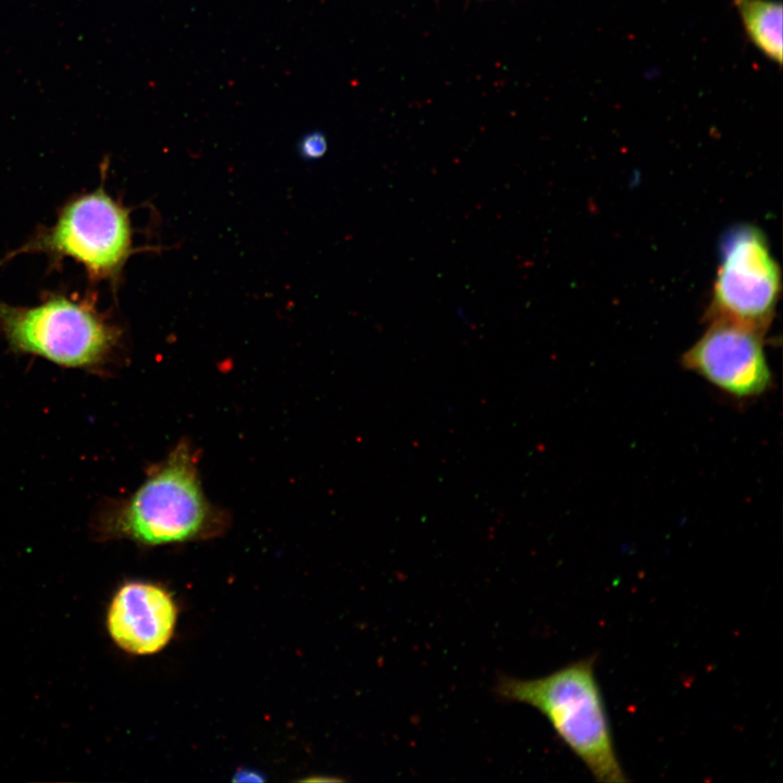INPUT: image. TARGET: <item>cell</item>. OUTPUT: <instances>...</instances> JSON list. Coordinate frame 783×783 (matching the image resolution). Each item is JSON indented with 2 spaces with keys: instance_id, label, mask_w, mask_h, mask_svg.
Listing matches in <instances>:
<instances>
[{
  "instance_id": "cell-1",
  "label": "cell",
  "mask_w": 783,
  "mask_h": 783,
  "mask_svg": "<svg viewBox=\"0 0 783 783\" xmlns=\"http://www.w3.org/2000/svg\"><path fill=\"white\" fill-rule=\"evenodd\" d=\"M226 524V514L204 495L197 453L186 442L177 444L101 521L108 536L145 546L209 539L223 533Z\"/></svg>"
},
{
  "instance_id": "cell-2",
  "label": "cell",
  "mask_w": 783,
  "mask_h": 783,
  "mask_svg": "<svg viewBox=\"0 0 783 783\" xmlns=\"http://www.w3.org/2000/svg\"><path fill=\"white\" fill-rule=\"evenodd\" d=\"M496 694L505 701L538 710L596 781H627L616 751L594 656L536 679L502 676L496 684Z\"/></svg>"
},
{
  "instance_id": "cell-3",
  "label": "cell",
  "mask_w": 783,
  "mask_h": 783,
  "mask_svg": "<svg viewBox=\"0 0 783 783\" xmlns=\"http://www.w3.org/2000/svg\"><path fill=\"white\" fill-rule=\"evenodd\" d=\"M0 333L15 352L82 369L103 365L121 337L92 300L61 293L33 307L0 302Z\"/></svg>"
},
{
  "instance_id": "cell-4",
  "label": "cell",
  "mask_w": 783,
  "mask_h": 783,
  "mask_svg": "<svg viewBox=\"0 0 783 783\" xmlns=\"http://www.w3.org/2000/svg\"><path fill=\"white\" fill-rule=\"evenodd\" d=\"M132 246L129 209L101 184L67 200L54 223L38 229L13 254L40 252L52 261L70 258L83 265L90 279L114 282L132 254Z\"/></svg>"
},
{
  "instance_id": "cell-5",
  "label": "cell",
  "mask_w": 783,
  "mask_h": 783,
  "mask_svg": "<svg viewBox=\"0 0 783 783\" xmlns=\"http://www.w3.org/2000/svg\"><path fill=\"white\" fill-rule=\"evenodd\" d=\"M781 291V273L765 234L751 225L730 228L720 244V264L709 307L721 321L765 333Z\"/></svg>"
},
{
  "instance_id": "cell-6",
  "label": "cell",
  "mask_w": 783,
  "mask_h": 783,
  "mask_svg": "<svg viewBox=\"0 0 783 783\" xmlns=\"http://www.w3.org/2000/svg\"><path fill=\"white\" fill-rule=\"evenodd\" d=\"M762 335L734 323L711 322L682 356V364L732 396H759L772 383Z\"/></svg>"
},
{
  "instance_id": "cell-7",
  "label": "cell",
  "mask_w": 783,
  "mask_h": 783,
  "mask_svg": "<svg viewBox=\"0 0 783 783\" xmlns=\"http://www.w3.org/2000/svg\"><path fill=\"white\" fill-rule=\"evenodd\" d=\"M177 621V606L162 586L130 581L114 594L108 609L107 627L125 652L138 656L161 651L171 641Z\"/></svg>"
},
{
  "instance_id": "cell-8",
  "label": "cell",
  "mask_w": 783,
  "mask_h": 783,
  "mask_svg": "<svg viewBox=\"0 0 783 783\" xmlns=\"http://www.w3.org/2000/svg\"><path fill=\"white\" fill-rule=\"evenodd\" d=\"M751 42L769 59L782 62V4L772 0H734Z\"/></svg>"
},
{
  "instance_id": "cell-9",
  "label": "cell",
  "mask_w": 783,
  "mask_h": 783,
  "mask_svg": "<svg viewBox=\"0 0 783 783\" xmlns=\"http://www.w3.org/2000/svg\"><path fill=\"white\" fill-rule=\"evenodd\" d=\"M298 148L303 159L315 160L322 158L327 151V141L323 133L315 130L304 135Z\"/></svg>"
},
{
  "instance_id": "cell-10",
  "label": "cell",
  "mask_w": 783,
  "mask_h": 783,
  "mask_svg": "<svg viewBox=\"0 0 783 783\" xmlns=\"http://www.w3.org/2000/svg\"><path fill=\"white\" fill-rule=\"evenodd\" d=\"M235 781H263L260 773L254 771H248V770H241L240 772L236 773V776L234 778Z\"/></svg>"
}]
</instances>
